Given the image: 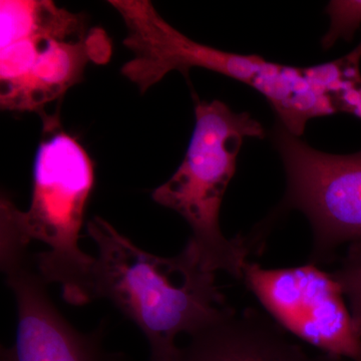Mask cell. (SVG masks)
<instances>
[{
	"mask_svg": "<svg viewBox=\"0 0 361 361\" xmlns=\"http://www.w3.org/2000/svg\"><path fill=\"white\" fill-rule=\"evenodd\" d=\"M330 18L329 30L322 44L329 49L337 40L350 42L361 25V0H334L326 7Z\"/></svg>",
	"mask_w": 361,
	"mask_h": 361,
	"instance_id": "30bf717a",
	"label": "cell"
},
{
	"mask_svg": "<svg viewBox=\"0 0 361 361\" xmlns=\"http://www.w3.org/2000/svg\"><path fill=\"white\" fill-rule=\"evenodd\" d=\"M87 231L96 243L92 296L106 298L142 330L151 361H178L180 334H198L231 312L191 241L174 257L142 250L96 216Z\"/></svg>",
	"mask_w": 361,
	"mask_h": 361,
	"instance_id": "6da1fadb",
	"label": "cell"
},
{
	"mask_svg": "<svg viewBox=\"0 0 361 361\" xmlns=\"http://www.w3.org/2000/svg\"><path fill=\"white\" fill-rule=\"evenodd\" d=\"M190 338L178 361H350L310 355L269 316L250 308L232 310Z\"/></svg>",
	"mask_w": 361,
	"mask_h": 361,
	"instance_id": "9c48e42d",
	"label": "cell"
},
{
	"mask_svg": "<svg viewBox=\"0 0 361 361\" xmlns=\"http://www.w3.org/2000/svg\"><path fill=\"white\" fill-rule=\"evenodd\" d=\"M334 274L348 299L353 319L361 330V249L351 248Z\"/></svg>",
	"mask_w": 361,
	"mask_h": 361,
	"instance_id": "8fae6325",
	"label": "cell"
},
{
	"mask_svg": "<svg viewBox=\"0 0 361 361\" xmlns=\"http://www.w3.org/2000/svg\"><path fill=\"white\" fill-rule=\"evenodd\" d=\"M287 187L279 210H298L312 228L310 263L332 262L338 247L361 248V152L331 155L310 147L282 123L272 132Z\"/></svg>",
	"mask_w": 361,
	"mask_h": 361,
	"instance_id": "5b68a950",
	"label": "cell"
},
{
	"mask_svg": "<svg viewBox=\"0 0 361 361\" xmlns=\"http://www.w3.org/2000/svg\"><path fill=\"white\" fill-rule=\"evenodd\" d=\"M111 51L106 33L89 28L84 14L39 0L26 13L18 37L0 47L2 110L47 116V104L82 82L89 63H106Z\"/></svg>",
	"mask_w": 361,
	"mask_h": 361,
	"instance_id": "277c9868",
	"label": "cell"
},
{
	"mask_svg": "<svg viewBox=\"0 0 361 361\" xmlns=\"http://www.w3.org/2000/svg\"><path fill=\"white\" fill-rule=\"evenodd\" d=\"M0 258L18 307L16 343L2 348L1 361H108L102 331L80 334L51 302L28 244L13 233H1Z\"/></svg>",
	"mask_w": 361,
	"mask_h": 361,
	"instance_id": "ba28073f",
	"label": "cell"
},
{
	"mask_svg": "<svg viewBox=\"0 0 361 361\" xmlns=\"http://www.w3.org/2000/svg\"><path fill=\"white\" fill-rule=\"evenodd\" d=\"M42 118L44 130L33 164L30 205L21 211L2 196L0 218L8 221L28 243L37 240L47 246L33 256L40 276L47 284L61 286L66 303L82 306L94 300V257L78 245L94 189V161L63 129L59 111Z\"/></svg>",
	"mask_w": 361,
	"mask_h": 361,
	"instance_id": "7a4b0ae2",
	"label": "cell"
},
{
	"mask_svg": "<svg viewBox=\"0 0 361 361\" xmlns=\"http://www.w3.org/2000/svg\"><path fill=\"white\" fill-rule=\"evenodd\" d=\"M109 4L122 16L127 27L123 45L133 54L123 66V75L142 94L170 71L187 75L193 68L215 71L257 90L274 66L260 56L194 42L169 25L149 0H110Z\"/></svg>",
	"mask_w": 361,
	"mask_h": 361,
	"instance_id": "52a82bcc",
	"label": "cell"
},
{
	"mask_svg": "<svg viewBox=\"0 0 361 361\" xmlns=\"http://www.w3.org/2000/svg\"><path fill=\"white\" fill-rule=\"evenodd\" d=\"M195 116L184 160L174 175L155 189L152 199L186 220L192 230L189 240L206 270L224 271L242 280L252 245L249 239H228L223 234L220 209L244 139H263L265 130L248 113H235L220 101L196 99Z\"/></svg>",
	"mask_w": 361,
	"mask_h": 361,
	"instance_id": "3957f363",
	"label": "cell"
},
{
	"mask_svg": "<svg viewBox=\"0 0 361 361\" xmlns=\"http://www.w3.org/2000/svg\"><path fill=\"white\" fill-rule=\"evenodd\" d=\"M242 280L285 332L324 355L361 361V330L334 272L310 262L268 269L248 261Z\"/></svg>",
	"mask_w": 361,
	"mask_h": 361,
	"instance_id": "8992f818",
	"label": "cell"
}]
</instances>
